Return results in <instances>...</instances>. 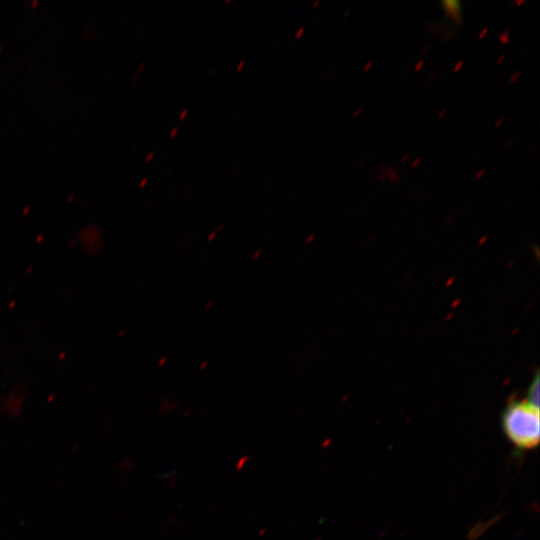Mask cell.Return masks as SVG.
<instances>
[{
    "label": "cell",
    "instance_id": "obj_16",
    "mask_svg": "<svg viewBox=\"0 0 540 540\" xmlns=\"http://www.w3.org/2000/svg\"><path fill=\"white\" fill-rule=\"evenodd\" d=\"M155 155V152L154 151H151L149 152L147 155H146V161H150L152 159V157H154Z\"/></svg>",
    "mask_w": 540,
    "mask_h": 540
},
{
    "label": "cell",
    "instance_id": "obj_2",
    "mask_svg": "<svg viewBox=\"0 0 540 540\" xmlns=\"http://www.w3.org/2000/svg\"><path fill=\"white\" fill-rule=\"evenodd\" d=\"M441 4L449 17H451L458 24L461 23V2L456 0H445L441 1Z\"/></svg>",
    "mask_w": 540,
    "mask_h": 540
},
{
    "label": "cell",
    "instance_id": "obj_25",
    "mask_svg": "<svg viewBox=\"0 0 540 540\" xmlns=\"http://www.w3.org/2000/svg\"><path fill=\"white\" fill-rule=\"evenodd\" d=\"M144 64H145L144 61H142V62L140 63V65H139V67H138V71H140V70L143 68Z\"/></svg>",
    "mask_w": 540,
    "mask_h": 540
},
{
    "label": "cell",
    "instance_id": "obj_24",
    "mask_svg": "<svg viewBox=\"0 0 540 540\" xmlns=\"http://www.w3.org/2000/svg\"><path fill=\"white\" fill-rule=\"evenodd\" d=\"M148 181V177H144L141 181H140V186H144L146 184V182Z\"/></svg>",
    "mask_w": 540,
    "mask_h": 540
},
{
    "label": "cell",
    "instance_id": "obj_15",
    "mask_svg": "<svg viewBox=\"0 0 540 540\" xmlns=\"http://www.w3.org/2000/svg\"><path fill=\"white\" fill-rule=\"evenodd\" d=\"M361 112H362V107H358V108L354 111L353 117H354V118H357V117L361 114Z\"/></svg>",
    "mask_w": 540,
    "mask_h": 540
},
{
    "label": "cell",
    "instance_id": "obj_21",
    "mask_svg": "<svg viewBox=\"0 0 540 540\" xmlns=\"http://www.w3.org/2000/svg\"><path fill=\"white\" fill-rule=\"evenodd\" d=\"M187 113H188V109H184V110L181 112V114L179 115V118H180V119H183V118L187 115Z\"/></svg>",
    "mask_w": 540,
    "mask_h": 540
},
{
    "label": "cell",
    "instance_id": "obj_26",
    "mask_svg": "<svg viewBox=\"0 0 540 540\" xmlns=\"http://www.w3.org/2000/svg\"><path fill=\"white\" fill-rule=\"evenodd\" d=\"M428 49H429V46H428V45L425 46V47H424V50L422 51V55H424V54L427 52Z\"/></svg>",
    "mask_w": 540,
    "mask_h": 540
},
{
    "label": "cell",
    "instance_id": "obj_23",
    "mask_svg": "<svg viewBox=\"0 0 540 540\" xmlns=\"http://www.w3.org/2000/svg\"><path fill=\"white\" fill-rule=\"evenodd\" d=\"M177 131H178V128L174 127L170 132V137H173L176 134Z\"/></svg>",
    "mask_w": 540,
    "mask_h": 540
},
{
    "label": "cell",
    "instance_id": "obj_14",
    "mask_svg": "<svg viewBox=\"0 0 540 540\" xmlns=\"http://www.w3.org/2000/svg\"><path fill=\"white\" fill-rule=\"evenodd\" d=\"M421 162V158L420 157H417L414 159V161L411 163V168H416Z\"/></svg>",
    "mask_w": 540,
    "mask_h": 540
},
{
    "label": "cell",
    "instance_id": "obj_18",
    "mask_svg": "<svg viewBox=\"0 0 540 540\" xmlns=\"http://www.w3.org/2000/svg\"><path fill=\"white\" fill-rule=\"evenodd\" d=\"M408 158H409V152H406V153L402 156L401 162H402V163L406 162V161L408 160Z\"/></svg>",
    "mask_w": 540,
    "mask_h": 540
},
{
    "label": "cell",
    "instance_id": "obj_31",
    "mask_svg": "<svg viewBox=\"0 0 540 540\" xmlns=\"http://www.w3.org/2000/svg\"><path fill=\"white\" fill-rule=\"evenodd\" d=\"M2 48H3V45H2V44H0V51L2 50Z\"/></svg>",
    "mask_w": 540,
    "mask_h": 540
},
{
    "label": "cell",
    "instance_id": "obj_1",
    "mask_svg": "<svg viewBox=\"0 0 540 540\" xmlns=\"http://www.w3.org/2000/svg\"><path fill=\"white\" fill-rule=\"evenodd\" d=\"M502 429L508 440L518 449L537 447L540 435L539 408L526 400L509 402L502 413Z\"/></svg>",
    "mask_w": 540,
    "mask_h": 540
},
{
    "label": "cell",
    "instance_id": "obj_6",
    "mask_svg": "<svg viewBox=\"0 0 540 540\" xmlns=\"http://www.w3.org/2000/svg\"><path fill=\"white\" fill-rule=\"evenodd\" d=\"M520 76H521V72L519 70L513 72V74L509 78V83L512 84V83L517 82L519 80Z\"/></svg>",
    "mask_w": 540,
    "mask_h": 540
},
{
    "label": "cell",
    "instance_id": "obj_27",
    "mask_svg": "<svg viewBox=\"0 0 540 540\" xmlns=\"http://www.w3.org/2000/svg\"><path fill=\"white\" fill-rule=\"evenodd\" d=\"M39 0H33L32 7H35L38 4Z\"/></svg>",
    "mask_w": 540,
    "mask_h": 540
},
{
    "label": "cell",
    "instance_id": "obj_8",
    "mask_svg": "<svg viewBox=\"0 0 540 540\" xmlns=\"http://www.w3.org/2000/svg\"><path fill=\"white\" fill-rule=\"evenodd\" d=\"M488 31H489V27L488 26L484 27L478 34V40H482L487 35Z\"/></svg>",
    "mask_w": 540,
    "mask_h": 540
},
{
    "label": "cell",
    "instance_id": "obj_4",
    "mask_svg": "<svg viewBox=\"0 0 540 540\" xmlns=\"http://www.w3.org/2000/svg\"><path fill=\"white\" fill-rule=\"evenodd\" d=\"M498 40L501 45H506L510 42V28L506 27L504 31L498 35Z\"/></svg>",
    "mask_w": 540,
    "mask_h": 540
},
{
    "label": "cell",
    "instance_id": "obj_11",
    "mask_svg": "<svg viewBox=\"0 0 540 540\" xmlns=\"http://www.w3.org/2000/svg\"><path fill=\"white\" fill-rule=\"evenodd\" d=\"M485 172H486L485 169H480V170L475 174V180L481 179V178L484 176Z\"/></svg>",
    "mask_w": 540,
    "mask_h": 540
},
{
    "label": "cell",
    "instance_id": "obj_5",
    "mask_svg": "<svg viewBox=\"0 0 540 540\" xmlns=\"http://www.w3.org/2000/svg\"><path fill=\"white\" fill-rule=\"evenodd\" d=\"M387 178L389 179V181L393 184H396L399 182L400 178L399 176L397 175L396 171L394 169H390V172H388V169H387Z\"/></svg>",
    "mask_w": 540,
    "mask_h": 540
},
{
    "label": "cell",
    "instance_id": "obj_30",
    "mask_svg": "<svg viewBox=\"0 0 540 540\" xmlns=\"http://www.w3.org/2000/svg\"><path fill=\"white\" fill-rule=\"evenodd\" d=\"M363 163H365V159L361 160V162L359 163V166H361Z\"/></svg>",
    "mask_w": 540,
    "mask_h": 540
},
{
    "label": "cell",
    "instance_id": "obj_10",
    "mask_svg": "<svg viewBox=\"0 0 540 540\" xmlns=\"http://www.w3.org/2000/svg\"><path fill=\"white\" fill-rule=\"evenodd\" d=\"M373 65V60H369L364 64L363 71L368 72Z\"/></svg>",
    "mask_w": 540,
    "mask_h": 540
},
{
    "label": "cell",
    "instance_id": "obj_12",
    "mask_svg": "<svg viewBox=\"0 0 540 540\" xmlns=\"http://www.w3.org/2000/svg\"><path fill=\"white\" fill-rule=\"evenodd\" d=\"M304 31H305V27L301 26V27L296 31L295 37H296V38H299L300 36L303 35Z\"/></svg>",
    "mask_w": 540,
    "mask_h": 540
},
{
    "label": "cell",
    "instance_id": "obj_17",
    "mask_svg": "<svg viewBox=\"0 0 540 540\" xmlns=\"http://www.w3.org/2000/svg\"><path fill=\"white\" fill-rule=\"evenodd\" d=\"M505 57H506V55H505V54H502V55L498 58V60H497V62H496V65H500V64L503 62V60L505 59Z\"/></svg>",
    "mask_w": 540,
    "mask_h": 540
},
{
    "label": "cell",
    "instance_id": "obj_29",
    "mask_svg": "<svg viewBox=\"0 0 540 540\" xmlns=\"http://www.w3.org/2000/svg\"><path fill=\"white\" fill-rule=\"evenodd\" d=\"M137 79H138V76H137V75L134 76V77H133V82L137 81Z\"/></svg>",
    "mask_w": 540,
    "mask_h": 540
},
{
    "label": "cell",
    "instance_id": "obj_7",
    "mask_svg": "<svg viewBox=\"0 0 540 540\" xmlns=\"http://www.w3.org/2000/svg\"><path fill=\"white\" fill-rule=\"evenodd\" d=\"M463 64H464V61H463V60L458 61V62L454 65V67H453V72H454V73L459 72V71L462 69Z\"/></svg>",
    "mask_w": 540,
    "mask_h": 540
},
{
    "label": "cell",
    "instance_id": "obj_3",
    "mask_svg": "<svg viewBox=\"0 0 540 540\" xmlns=\"http://www.w3.org/2000/svg\"><path fill=\"white\" fill-rule=\"evenodd\" d=\"M539 375L536 374L535 378L532 380L528 391H527V399L526 401L529 402L531 405L539 408Z\"/></svg>",
    "mask_w": 540,
    "mask_h": 540
},
{
    "label": "cell",
    "instance_id": "obj_22",
    "mask_svg": "<svg viewBox=\"0 0 540 540\" xmlns=\"http://www.w3.org/2000/svg\"><path fill=\"white\" fill-rule=\"evenodd\" d=\"M516 6H519L521 4H525L526 3V0H520V1H514L513 2Z\"/></svg>",
    "mask_w": 540,
    "mask_h": 540
},
{
    "label": "cell",
    "instance_id": "obj_20",
    "mask_svg": "<svg viewBox=\"0 0 540 540\" xmlns=\"http://www.w3.org/2000/svg\"><path fill=\"white\" fill-rule=\"evenodd\" d=\"M445 114H446V109L444 108V109H442V110L440 111V113L437 115V118H438V119H441L443 116H445Z\"/></svg>",
    "mask_w": 540,
    "mask_h": 540
},
{
    "label": "cell",
    "instance_id": "obj_9",
    "mask_svg": "<svg viewBox=\"0 0 540 540\" xmlns=\"http://www.w3.org/2000/svg\"><path fill=\"white\" fill-rule=\"evenodd\" d=\"M424 64L425 61L423 59L419 60L414 67V71L419 72L423 68Z\"/></svg>",
    "mask_w": 540,
    "mask_h": 540
},
{
    "label": "cell",
    "instance_id": "obj_19",
    "mask_svg": "<svg viewBox=\"0 0 540 540\" xmlns=\"http://www.w3.org/2000/svg\"><path fill=\"white\" fill-rule=\"evenodd\" d=\"M244 64H245V60H241V61L239 62V64H238V66L236 67V70H237V71H240L241 68L244 66Z\"/></svg>",
    "mask_w": 540,
    "mask_h": 540
},
{
    "label": "cell",
    "instance_id": "obj_28",
    "mask_svg": "<svg viewBox=\"0 0 540 540\" xmlns=\"http://www.w3.org/2000/svg\"><path fill=\"white\" fill-rule=\"evenodd\" d=\"M320 3V0H317L313 3V8H315Z\"/></svg>",
    "mask_w": 540,
    "mask_h": 540
},
{
    "label": "cell",
    "instance_id": "obj_13",
    "mask_svg": "<svg viewBox=\"0 0 540 540\" xmlns=\"http://www.w3.org/2000/svg\"><path fill=\"white\" fill-rule=\"evenodd\" d=\"M503 122H504V117L503 116L498 118L497 121L494 124V128H499L503 124Z\"/></svg>",
    "mask_w": 540,
    "mask_h": 540
}]
</instances>
